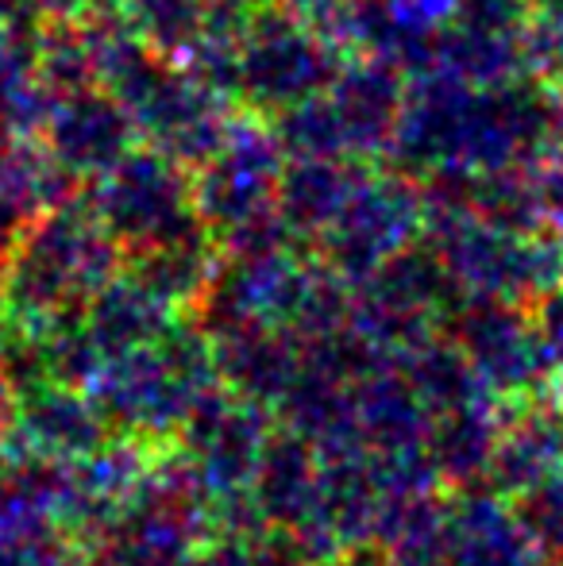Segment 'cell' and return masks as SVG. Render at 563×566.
I'll return each instance as SVG.
<instances>
[{
    "mask_svg": "<svg viewBox=\"0 0 563 566\" xmlns=\"http://www.w3.org/2000/svg\"><path fill=\"white\" fill-rule=\"evenodd\" d=\"M563 467V401L529 397L518 417L498 432L490 474L505 493L521 497Z\"/></svg>",
    "mask_w": 563,
    "mask_h": 566,
    "instance_id": "cell-3",
    "label": "cell"
},
{
    "mask_svg": "<svg viewBox=\"0 0 563 566\" xmlns=\"http://www.w3.org/2000/svg\"><path fill=\"white\" fill-rule=\"evenodd\" d=\"M467 350H471L479 374L490 381V389L505 397H544L556 381V363L544 347L529 308L513 301H490L467 316Z\"/></svg>",
    "mask_w": 563,
    "mask_h": 566,
    "instance_id": "cell-2",
    "label": "cell"
},
{
    "mask_svg": "<svg viewBox=\"0 0 563 566\" xmlns=\"http://www.w3.org/2000/svg\"><path fill=\"white\" fill-rule=\"evenodd\" d=\"M533 12H541L544 20H563V0H533Z\"/></svg>",
    "mask_w": 563,
    "mask_h": 566,
    "instance_id": "cell-10",
    "label": "cell"
},
{
    "mask_svg": "<svg viewBox=\"0 0 563 566\" xmlns=\"http://www.w3.org/2000/svg\"><path fill=\"white\" fill-rule=\"evenodd\" d=\"M560 243H563V235H560Z\"/></svg>",
    "mask_w": 563,
    "mask_h": 566,
    "instance_id": "cell-11",
    "label": "cell"
},
{
    "mask_svg": "<svg viewBox=\"0 0 563 566\" xmlns=\"http://www.w3.org/2000/svg\"><path fill=\"white\" fill-rule=\"evenodd\" d=\"M448 262L479 297L533 305L563 277V243L549 228H513L475 205L444 212Z\"/></svg>",
    "mask_w": 563,
    "mask_h": 566,
    "instance_id": "cell-1",
    "label": "cell"
},
{
    "mask_svg": "<svg viewBox=\"0 0 563 566\" xmlns=\"http://www.w3.org/2000/svg\"><path fill=\"white\" fill-rule=\"evenodd\" d=\"M529 193L541 228L563 235V132L529 163Z\"/></svg>",
    "mask_w": 563,
    "mask_h": 566,
    "instance_id": "cell-6",
    "label": "cell"
},
{
    "mask_svg": "<svg viewBox=\"0 0 563 566\" xmlns=\"http://www.w3.org/2000/svg\"><path fill=\"white\" fill-rule=\"evenodd\" d=\"M533 74L563 93V20H533Z\"/></svg>",
    "mask_w": 563,
    "mask_h": 566,
    "instance_id": "cell-8",
    "label": "cell"
},
{
    "mask_svg": "<svg viewBox=\"0 0 563 566\" xmlns=\"http://www.w3.org/2000/svg\"><path fill=\"white\" fill-rule=\"evenodd\" d=\"M529 316H533L536 332H541L544 347H549L552 363H556V374H563V277L533 301Z\"/></svg>",
    "mask_w": 563,
    "mask_h": 566,
    "instance_id": "cell-9",
    "label": "cell"
},
{
    "mask_svg": "<svg viewBox=\"0 0 563 566\" xmlns=\"http://www.w3.org/2000/svg\"><path fill=\"white\" fill-rule=\"evenodd\" d=\"M463 0H390V23L406 39H421L448 28Z\"/></svg>",
    "mask_w": 563,
    "mask_h": 566,
    "instance_id": "cell-7",
    "label": "cell"
},
{
    "mask_svg": "<svg viewBox=\"0 0 563 566\" xmlns=\"http://www.w3.org/2000/svg\"><path fill=\"white\" fill-rule=\"evenodd\" d=\"M513 516L544 566H563V467L521 493Z\"/></svg>",
    "mask_w": 563,
    "mask_h": 566,
    "instance_id": "cell-5",
    "label": "cell"
},
{
    "mask_svg": "<svg viewBox=\"0 0 563 566\" xmlns=\"http://www.w3.org/2000/svg\"><path fill=\"white\" fill-rule=\"evenodd\" d=\"M456 566H544V559L521 532L518 516L505 513L498 501L479 497L467 509Z\"/></svg>",
    "mask_w": 563,
    "mask_h": 566,
    "instance_id": "cell-4",
    "label": "cell"
}]
</instances>
